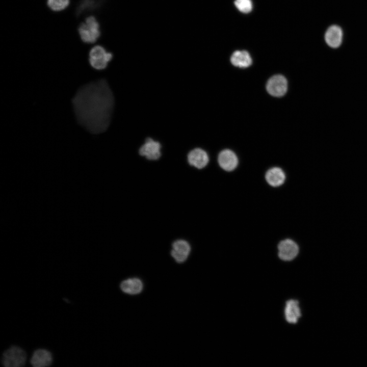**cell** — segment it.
<instances>
[{
    "label": "cell",
    "mask_w": 367,
    "mask_h": 367,
    "mask_svg": "<svg viewBox=\"0 0 367 367\" xmlns=\"http://www.w3.org/2000/svg\"><path fill=\"white\" fill-rule=\"evenodd\" d=\"M72 103L78 122L93 134L109 126L114 107L113 94L107 82L100 79L82 86Z\"/></svg>",
    "instance_id": "obj_1"
},
{
    "label": "cell",
    "mask_w": 367,
    "mask_h": 367,
    "mask_svg": "<svg viewBox=\"0 0 367 367\" xmlns=\"http://www.w3.org/2000/svg\"><path fill=\"white\" fill-rule=\"evenodd\" d=\"M77 31L82 42L90 46L97 43L102 35L100 23L93 14L88 15L80 22Z\"/></svg>",
    "instance_id": "obj_2"
},
{
    "label": "cell",
    "mask_w": 367,
    "mask_h": 367,
    "mask_svg": "<svg viewBox=\"0 0 367 367\" xmlns=\"http://www.w3.org/2000/svg\"><path fill=\"white\" fill-rule=\"evenodd\" d=\"M113 58V54L99 43L91 46L88 54L89 65L96 70L106 69Z\"/></svg>",
    "instance_id": "obj_3"
},
{
    "label": "cell",
    "mask_w": 367,
    "mask_h": 367,
    "mask_svg": "<svg viewBox=\"0 0 367 367\" xmlns=\"http://www.w3.org/2000/svg\"><path fill=\"white\" fill-rule=\"evenodd\" d=\"M27 360V354L20 347L13 346L6 350L3 354L2 362L6 367H20Z\"/></svg>",
    "instance_id": "obj_4"
},
{
    "label": "cell",
    "mask_w": 367,
    "mask_h": 367,
    "mask_svg": "<svg viewBox=\"0 0 367 367\" xmlns=\"http://www.w3.org/2000/svg\"><path fill=\"white\" fill-rule=\"evenodd\" d=\"M345 33L343 28L339 24L333 23L325 30L323 39L325 44L330 48H339L344 43Z\"/></svg>",
    "instance_id": "obj_5"
},
{
    "label": "cell",
    "mask_w": 367,
    "mask_h": 367,
    "mask_svg": "<svg viewBox=\"0 0 367 367\" xmlns=\"http://www.w3.org/2000/svg\"><path fill=\"white\" fill-rule=\"evenodd\" d=\"M266 88L267 91L271 95L275 97L282 96L287 91V81L281 75H275L269 80Z\"/></svg>",
    "instance_id": "obj_6"
},
{
    "label": "cell",
    "mask_w": 367,
    "mask_h": 367,
    "mask_svg": "<svg viewBox=\"0 0 367 367\" xmlns=\"http://www.w3.org/2000/svg\"><path fill=\"white\" fill-rule=\"evenodd\" d=\"M278 249L279 258L285 261L293 260L299 252L297 244L290 239L281 241L278 244Z\"/></svg>",
    "instance_id": "obj_7"
},
{
    "label": "cell",
    "mask_w": 367,
    "mask_h": 367,
    "mask_svg": "<svg viewBox=\"0 0 367 367\" xmlns=\"http://www.w3.org/2000/svg\"><path fill=\"white\" fill-rule=\"evenodd\" d=\"M160 143L152 138H148L139 149V154L149 160H156L161 155Z\"/></svg>",
    "instance_id": "obj_8"
},
{
    "label": "cell",
    "mask_w": 367,
    "mask_h": 367,
    "mask_svg": "<svg viewBox=\"0 0 367 367\" xmlns=\"http://www.w3.org/2000/svg\"><path fill=\"white\" fill-rule=\"evenodd\" d=\"M190 252L191 247L188 242L178 240L173 243L171 255L177 263L180 264L187 259Z\"/></svg>",
    "instance_id": "obj_9"
},
{
    "label": "cell",
    "mask_w": 367,
    "mask_h": 367,
    "mask_svg": "<svg viewBox=\"0 0 367 367\" xmlns=\"http://www.w3.org/2000/svg\"><path fill=\"white\" fill-rule=\"evenodd\" d=\"M209 161L207 153L204 150L196 148L190 151L188 154L189 164L197 169H202L208 164Z\"/></svg>",
    "instance_id": "obj_10"
},
{
    "label": "cell",
    "mask_w": 367,
    "mask_h": 367,
    "mask_svg": "<svg viewBox=\"0 0 367 367\" xmlns=\"http://www.w3.org/2000/svg\"><path fill=\"white\" fill-rule=\"evenodd\" d=\"M53 360V355L49 351L39 349L34 352L30 363L34 367H45L50 365Z\"/></svg>",
    "instance_id": "obj_11"
},
{
    "label": "cell",
    "mask_w": 367,
    "mask_h": 367,
    "mask_svg": "<svg viewBox=\"0 0 367 367\" xmlns=\"http://www.w3.org/2000/svg\"><path fill=\"white\" fill-rule=\"evenodd\" d=\"M218 161L220 166L227 171L234 170L238 163L235 154L228 149L224 150L219 153Z\"/></svg>",
    "instance_id": "obj_12"
},
{
    "label": "cell",
    "mask_w": 367,
    "mask_h": 367,
    "mask_svg": "<svg viewBox=\"0 0 367 367\" xmlns=\"http://www.w3.org/2000/svg\"><path fill=\"white\" fill-rule=\"evenodd\" d=\"M120 288L124 293L137 295L142 292L143 284L140 279L133 277L123 280L120 284Z\"/></svg>",
    "instance_id": "obj_13"
},
{
    "label": "cell",
    "mask_w": 367,
    "mask_h": 367,
    "mask_svg": "<svg viewBox=\"0 0 367 367\" xmlns=\"http://www.w3.org/2000/svg\"><path fill=\"white\" fill-rule=\"evenodd\" d=\"M285 319L289 323L295 324L298 322L301 313L297 300H290L286 302L285 307Z\"/></svg>",
    "instance_id": "obj_14"
},
{
    "label": "cell",
    "mask_w": 367,
    "mask_h": 367,
    "mask_svg": "<svg viewBox=\"0 0 367 367\" xmlns=\"http://www.w3.org/2000/svg\"><path fill=\"white\" fill-rule=\"evenodd\" d=\"M267 182L272 187L281 186L285 181V175L283 171L279 167L270 169L266 174Z\"/></svg>",
    "instance_id": "obj_15"
},
{
    "label": "cell",
    "mask_w": 367,
    "mask_h": 367,
    "mask_svg": "<svg viewBox=\"0 0 367 367\" xmlns=\"http://www.w3.org/2000/svg\"><path fill=\"white\" fill-rule=\"evenodd\" d=\"M230 62L233 65L240 68H246L252 64V59L246 50H236L230 57Z\"/></svg>",
    "instance_id": "obj_16"
},
{
    "label": "cell",
    "mask_w": 367,
    "mask_h": 367,
    "mask_svg": "<svg viewBox=\"0 0 367 367\" xmlns=\"http://www.w3.org/2000/svg\"><path fill=\"white\" fill-rule=\"evenodd\" d=\"M48 8L55 13H60L66 10L70 5L71 0H46Z\"/></svg>",
    "instance_id": "obj_17"
},
{
    "label": "cell",
    "mask_w": 367,
    "mask_h": 367,
    "mask_svg": "<svg viewBox=\"0 0 367 367\" xmlns=\"http://www.w3.org/2000/svg\"><path fill=\"white\" fill-rule=\"evenodd\" d=\"M234 4L237 8L242 13H249L252 9L251 0H235Z\"/></svg>",
    "instance_id": "obj_18"
}]
</instances>
